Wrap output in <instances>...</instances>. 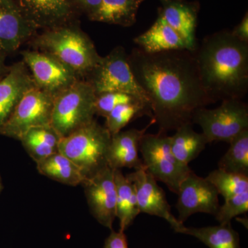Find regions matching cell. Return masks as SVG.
Listing matches in <instances>:
<instances>
[{
  "label": "cell",
  "mask_w": 248,
  "mask_h": 248,
  "mask_svg": "<svg viewBox=\"0 0 248 248\" xmlns=\"http://www.w3.org/2000/svg\"><path fill=\"white\" fill-rule=\"evenodd\" d=\"M129 66L150 103L159 131L192 123L195 111L213 104L201 81L195 53L187 50L128 55Z\"/></svg>",
  "instance_id": "obj_1"
},
{
  "label": "cell",
  "mask_w": 248,
  "mask_h": 248,
  "mask_svg": "<svg viewBox=\"0 0 248 248\" xmlns=\"http://www.w3.org/2000/svg\"><path fill=\"white\" fill-rule=\"evenodd\" d=\"M201 81L213 103L241 99L248 90V43L231 31L208 36L194 52Z\"/></svg>",
  "instance_id": "obj_2"
},
{
  "label": "cell",
  "mask_w": 248,
  "mask_h": 248,
  "mask_svg": "<svg viewBox=\"0 0 248 248\" xmlns=\"http://www.w3.org/2000/svg\"><path fill=\"white\" fill-rule=\"evenodd\" d=\"M29 44L34 50L64 63L81 79L89 76L102 59L89 36L73 22L45 30Z\"/></svg>",
  "instance_id": "obj_3"
},
{
  "label": "cell",
  "mask_w": 248,
  "mask_h": 248,
  "mask_svg": "<svg viewBox=\"0 0 248 248\" xmlns=\"http://www.w3.org/2000/svg\"><path fill=\"white\" fill-rule=\"evenodd\" d=\"M111 137L108 129L94 119L62 138L59 152L71 160L88 179L107 166Z\"/></svg>",
  "instance_id": "obj_4"
},
{
  "label": "cell",
  "mask_w": 248,
  "mask_h": 248,
  "mask_svg": "<svg viewBox=\"0 0 248 248\" xmlns=\"http://www.w3.org/2000/svg\"><path fill=\"white\" fill-rule=\"evenodd\" d=\"M95 100L91 85L79 79L54 99L50 125L61 139L68 136L94 120Z\"/></svg>",
  "instance_id": "obj_5"
},
{
  "label": "cell",
  "mask_w": 248,
  "mask_h": 248,
  "mask_svg": "<svg viewBox=\"0 0 248 248\" xmlns=\"http://www.w3.org/2000/svg\"><path fill=\"white\" fill-rule=\"evenodd\" d=\"M140 152L147 172L156 182L164 183L171 192L177 195L181 184L192 170L173 155L170 136L162 131L145 133L140 141Z\"/></svg>",
  "instance_id": "obj_6"
},
{
  "label": "cell",
  "mask_w": 248,
  "mask_h": 248,
  "mask_svg": "<svg viewBox=\"0 0 248 248\" xmlns=\"http://www.w3.org/2000/svg\"><path fill=\"white\" fill-rule=\"evenodd\" d=\"M86 78L96 95L103 93H127L151 108L146 94L134 78L129 66L128 54L121 46L112 49L107 56L102 57L99 63Z\"/></svg>",
  "instance_id": "obj_7"
},
{
  "label": "cell",
  "mask_w": 248,
  "mask_h": 248,
  "mask_svg": "<svg viewBox=\"0 0 248 248\" xmlns=\"http://www.w3.org/2000/svg\"><path fill=\"white\" fill-rule=\"evenodd\" d=\"M192 122L200 125L209 143H230L248 129V107L241 99H227L216 108H199L194 113Z\"/></svg>",
  "instance_id": "obj_8"
},
{
  "label": "cell",
  "mask_w": 248,
  "mask_h": 248,
  "mask_svg": "<svg viewBox=\"0 0 248 248\" xmlns=\"http://www.w3.org/2000/svg\"><path fill=\"white\" fill-rule=\"evenodd\" d=\"M54 99L53 96L36 86L32 88L24 94L0 128V134L19 141L30 129L50 125Z\"/></svg>",
  "instance_id": "obj_9"
},
{
  "label": "cell",
  "mask_w": 248,
  "mask_h": 248,
  "mask_svg": "<svg viewBox=\"0 0 248 248\" xmlns=\"http://www.w3.org/2000/svg\"><path fill=\"white\" fill-rule=\"evenodd\" d=\"M21 55L36 87L54 98L81 79L71 68L48 54L27 50L21 52Z\"/></svg>",
  "instance_id": "obj_10"
},
{
  "label": "cell",
  "mask_w": 248,
  "mask_h": 248,
  "mask_svg": "<svg viewBox=\"0 0 248 248\" xmlns=\"http://www.w3.org/2000/svg\"><path fill=\"white\" fill-rule=\"evenodd\" d=\"M177 195V219L182 223L195 213L215 216L220 206L216 188L205 178L197 175L193 171L183 181Z\"/></svg>",
  "instance_id": "obj_11"
},
{
  "label": "cell",
  "mask_w": 248,
  "mask_h": 248,
  "mask_svg": "<svg viewBox=\"0 0 248 248\" xmlns=\"http://www.w3.org/2000/svg\"><path fill=\"white\" fill-rule=\"evenodd\" d=\"M81 186L93 216L101 225L112 231L117 201L114 169L107 165L88 178Z\"/></svg>",
  "instance_id": "obj_12"
},
{
  "label": "cell",
  "mask_w": 248,
  "mask_h": 248,
  "mask_svg": "<svg viewBox=\"0 0 248 248\" xmlns=\"http://www.w3.org/2000/svg\"><path fill=\"white\" fill-rule=\"evenodd\" d=\"M15 0H0V57L12 55L37 34Z\"/></svg>",
  "instance_id": "obj_13"
},
{
  "label": "cell",
  "mask_w": 248,
  "mask_h": 248,
  "mask_svg": "<svg viewBox=\"0 0 248 248\" xmlns=\"http://www.w3.org/2000/svg\"><path fill=\"white\" fill-rule=\"evenodd\" d=\"M126 177L135 186L140 213L164 218L169 222L174 231L184 224L173 216L164 190L146 170H135V172L127 174Z\"/></svg>",
  "instance_id": "obj_14"
},
{
  "label": "cell",
  "mask_w": 248,
  "mask_h": 248,
  "mask_svg": "<svg viewBox=\"0 0 248 248\" xmlns=\"http://www.w3.org/2000/svg\"><path fill=\"white\" fill-rule=\"evenodd\" d=\"M37 29H54L73 22L77 11L69 0H15Z\"/></svg>",
  "instance_id": "obj_15"
},
{
  "label": "cell",
  "mask_w": 248,
  "mask_h": 248,
  "mask_svg": "<svg viewBox=\"0 0 248 248\" xmlns=\"http://www.w3.org/2000/svg\"><path fill=\"white\" fill-rule=\"evenodd\" d=\"M159 16L174 29L186 42L189 51L195 52L197 18L200 6L197 1L187 0H159Z\"/></svg>",
  "instance_id": "obj_16"
},
{
  "label": "cell",
  "mask_w": 248,
  "mask_h": 248,
  "mask_svg": "<svg viewBox=\"0 0 248 248\" xmlns=\"http://www.w3.org/2000/svg\"><path fill=\"white\" fill-rule=\"evenodd\" d=\"M35 86L24 62L11 66L7 75L0 80V128L9 120L24 94Z\"/></svg>",
  "instance_id": "obj_17"
},
{
  "label": "cell",
  "mask_w": 248,
  "mask_h": 248,
  "mask_svg": "<svg viewBox=\"0 0 248 248\" xmlns=\"http://www.w3.org/2000/svg\"><path fill=\"white\" fill-rule=\"evenodd\" d=\"M151 120L144 128L130 129L112 135L107 155V164L112 169L123 168L139 170L144 169L142 160L139 156L140 141L147 130L153 125Z\"/></svg>",
  "instance_id": "obj_18"
},
{
  "label": "cell",
  "mask_w": 248,
  "mask_h": 248,
  "mask_svg": "<svg viewBox=\"0 0 248 248\" xmlns=\"http://www.w3.org/2000/svg\"><path fill=\"white\" fill-rule=\"evenodd\" d=\"M138 48L148 53L171 50H187V45L180 35L166 24L160 16L146 32L134 39Z\"/></svg>",
  "instance_id": "obj_19"
},
{
  "label": "cell",
  "mask_w": 248,
  "mask_h": 248,
  "mask_svg": "<svg viewBox=\"0 0 248 248\" xmlns=\"http://www.w3.org/2000/svg\"><path fill=\"white\" fill-rule=\"evenodd\" d=\"M117 193L116 217L120 220V231L125 232L140 214L133 182L124 175L121 169H114Z\"/></svg>",
  "instance_id": "obj_20"
},
{
  "label": "cell",
  "mask_w": 248,
  "mask_h": 248,
  "mask_svg": "<svg viewBox=\"0 0 248 248\" xmlns=\"http://www.w3.org/2000/svg\"><path fill=\"white\" fill-rule=\"evenodd\" d=\"M36 164L40 174L65 185H82L87 179L79 168L60 152Z\"/></svg>",
  "instance_id": "obj_21"
},
{
  "label": "cell",
  "mask_w": 248,
  "mask_h": 248,
  "mask_svg": "<svg viewBox=\"0 0 248 248\" xmlns=\"http://www.w3.org/2000/svg\"><path fill=\"white\" fill-rule=\"evenodd\" d=\"M145 0H102L91 21L129 27L137 20L140 6Z\"/></svg>",
  "instance_id": "obj_22"
},
{
  "label": "cell",
  "mask_w": 248,
  "mask_h": 248,
  "mask_svg": "<svg viewBox=\"0 0 248 248\" xmlns=\"http://www.w3.org/2000/svg\"><path fill=\"white\" fill-rule=\"evenodd\" d=\"M192 125V123L184 124L175 130L173 136H170L173 155L178 161L186 166H189L209 143L205 135L195 131Z\"/></svg>",
  "instance_id": "obj_23"
},
{
  "label": "cell",
  "mask_w": 248,
  "mask_h": 248,
  "mask_svg": "<svg viewBox=\"0 0 248 248\" xmlns=\"http://www.w3.org/2000/svg\"><path fill=\"white\" fill-rule=\"evenodd\" d=\"M60 140L53 127L47 125L30 129L19 141L28 155L37 163L59 152Z\"/></svg>",
  "instance_id": "obj_24"
},
{
  "label": "cell",
  "mask_w": 248,
  "mask_h": 248,
  "mask_svg": "<svg viewBox=\"0 0 248 248\" xmlns=\"http://www.w3.org/2000/svg\"><path fill=\"white\" fill-rule=\"evenodd\" d=\"M174 232L194 236L209 248H241L239 233L231 223L203 228H187L183 224Z\"/></svg>",
  "instance_id": "obj_25"
},
{
  "label": "cell",
  "mask_w": 248,
  "mask_h": 248,
  "mask_svg": "<svg viewBox=\"0 0 248 248\" xmlns=\"http://www.w3.org/2000/svg\"><path fill=\"white\" fill-rule=\"evenodd\" d=\"M218 169L248 176V129L230 143L226 154L218 163Z\"/></svg>",
  "instance_id": "obj_26"
},
{
  "label": "cell",
  "mask_w": 248,
  "mask_h": 248,
  "mask_svg": "<svg viewBox=\"0 0 248 248\" xmlns=\"http://www.w3.org/2000/svg\"><path fill=\"white\" fill-rule=\"evenodd\" d=\"M148 115L153 118L151 108L142 102L129 103L118 106L106 117L105 127L111 135L122 131L132 121Z\"/></svg>",
  "instance_id": "obj_27"
},
{
  "label": "cell",
  "mask_w": 248,
  "mask_h": 248,
  "mask_svg": "<svg viewBox=\"0 0 248 248\" xmlns=\"http://www.w3.org/2000/svg\"><path fill=\"white\" fill-rule=\"evenodd\" d=\"M224 200L248 191V176L221 169L212 171L205 177Z\"/></svg>",
  "instance_id": "obj_28"
},
{
  "label": "cell",
  "mask_w": 248,
  "mask_h": 248,
  "mask_svg": "<svg viewBox=\"0 0 248 248\" xmlns=\"http://www.w3.org/2000/svg\"><path fill=\"white\" fill-rule=\"evenodd\" d=\"M135 102L143 103L138 98L127 93L120 92L101 93L96 95L95 115L106 118L111 111L118 106Z\"/></svg>",
  "instance_id": "obj_29"
},
{
  "label": "cell",
  "mask_w": 248,
  "mask_h": 248,
  "mask_svg": "<svg viewBox=\"0 0 248 248\" xmlns=\"http://www.w3.org/2000/svg\"><path fill=\"white\" fill-rule=\"evenodd\" d=\"M248 211V191L225 200L220 205L215 217L220 224L231 223L234 217Z\"/></svg>",
  "instance_id": "obj_30"
},
{
  "label": "cell",
  "mask_w": 248,
  "mask_h": 248,
  "mask_svg": "<svg viewBox=\"0 0 248 248\" xmlns=\"http://www.w3.org/2000/svg\"><path fill=\"white\" fill-rule=\"evenodd\" d=\"M77 13L86 14L89 19L99 9L102 0H69Z\"/></svg>",
  "instance_id": "obj_31"
},
{
  "label": "cell",
  "mask_w": 248,
  "mask_h": 248,
  "mask_svg": "<svg viewBox=\"0 0 248 248\" xmlns=\"http://www.w3.org/2000/svg\"><path fill=\"white\" fill-rule=\"evenodd\" d=\"M104 248H128V241L124 232L112 230L104 242Z\"/></svg>",
  "instance_id": "obj_32"
},
{
  "label": "cell",
  "mask_w": 248,
  "mask_h": 248,
  "mask_svg": "<svg viewBox=\"0 0 248 248\" xmlns=\"http://www.w3.org/2000/svg\"><path fill=\"white\" fill-rule=\"evenodd\" d=\"M232 34L238 40L248 43V14H245L244 17L241 19L238 25L231 31Z\"/></svg>",
  "instance_id": "obj_33"
},
{
  "label": "cell",
  "mask_w": 248,
  "mask_h": 248,
  "mask_svg": "<svg viewBox=\"0 0 248 248\" xmlns=\"http://www.w3.org/2000/svg\"><path fill=\"white\" fill-rule=\"evenodd\" d=\"M6 58L0 57V80L4 78L10 71L11 66H7L5 63Z\"/></svg>",
  "instance_id": "obj_34"
},
{
  "label": "cell",
  "mask_w": 248,
  "mask_h": 248,
  "mask_svg": "<svg viewBox=\"0 0 248 248\" xmlns=\"http://www.w3.org/2000/svg\"><path fill=\"white\" fill-rule=\"evenodd\" d=\"M3 189L2 182H1V177H0V193H1V190Z\"/></svg>",
  "instance_id": "obj_35"
}]
</instances>
